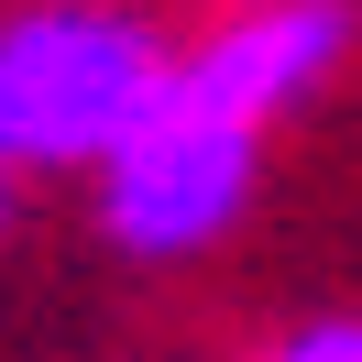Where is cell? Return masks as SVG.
<instances>
[{
	"mask_svg": "<svg viewBox=\"0 0 362 362\" xmlns=\"http://www.w3.org/2000/svg\"><path fill=\"white\" fill-rule=\"evenodd\" d=\"M187 45L143 0H11L0 23V165L88 176L176 99Z\"/></svg>",
	"mask_w": 362,
	"mask_h": 362,
	"instance_id": "cell-1",
	"label": "cell"
},
{
	"mask_svg": "<svg viewBox=\"0 0 362 362\" xmlns=\"http://www.w3.org/2000/svg\"><path fill=\"white\" fill-rule=\"evenodd\" d=\"M252 187H264V121H230L209 99H165L110 165H88V230L121 252V264H198L242 230Z\"/></svg>",
	"mask_w": 362,
	"mask_h": 362,
	"instance_id": "cell-2",
	"label": "cell"
},
{
	"mask_svg": "<svg viewBox=\"0 0 362 362\" xmlns=\"http://www.w3.org/2000/svg\"><path fill=\"white\" fill-rule=\"evenodd\" d=\"M351 45H362L351 0H230L220 23L187 45V99L274 132L286 110H308V99L351 66Z\"/></svg>",
	"mask_w": 362,
	"mask_h": 362,
	"instance_id": "cell-3",
	"label": "cell"
},
{
	"mask_svg": "<svg viewBox=\"0 0 362 362\" xmlns=\"http://www.w3.org/2000/svg\"><path fill=\"white\" fill-rule=\"evenodd\" d=\"M274 351H286V362H362V318L351 308H318V318H296Z\"/></svg>",
	"mask_w": 362,
	"mask_h": 362,
	"instance_id": "cell-4",
	"label": "cell"
}]
</instances>
